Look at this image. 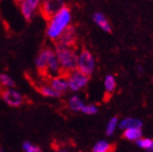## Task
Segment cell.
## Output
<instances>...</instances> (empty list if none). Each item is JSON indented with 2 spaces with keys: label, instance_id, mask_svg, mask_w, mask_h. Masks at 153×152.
Instances as JSON below:
<instances>
[{
  "label": "cell",
  "instance_id": "11",
  "mask_svg": "<svg viewBox=\"0 0 153 152\" xmlns=\"http://www.w3.org/2000/svg\"><path fill=\"white\" fill-rule=\"evenodd\" d=\"M17 2H18L19 9H20V11L22 15V17L26 21L30 22L35 17L36 10H35L31 5L28 4L25 0H17Z\"/></svg>",
  "mask_w": 153,
  "mask_h": 152
},
{
  "label": "cell",
  "instance_id": "1",
  "mask_svg": "<svg viewBox=\"0 0 153 152\" xmlns=\"http://www.w3.org/2000/svg\"><path fill=\"white\" fill-rule=\"evenodd\" d=\"M71 10L67 6H64L57 12L48 19L46 35L48 39L56 42L65 30L71 24Z\"/></svg>",
  "mask_w": 153,
  "mask_h": 152
},
{
  "label": "cell",
  "instance_id": "17",
  "mask_svg": "<svg viewBox=\"0 0 153 152\" xmlns=\"http://www.w3.org/2000/svg\"><path fill=\"white\" fill-rule=\"evenodd\" d=\"M15 86V81L10 75L1 73L0 74V87L3 89L7 88H13Z\"/></svg>",
  "mask_w": 153,
  "mask_h": 152
},
{
  "label": "cell",
  "instance_id": "23",
  "mask_svg": "<svg viewBox=\"0 0 153 152\" xmlns=\"http://www.w3.org/2000/svg\"><path fill=\"white\" fill-rule=\"evenodd\" d=\"M153 140L149 139V138H141V139H137V145L142 148H147L149 149L151 145H152Z\"/></svg>",
  "mask_w": 153,
  "mask_h": 152
},
{
  "label": "cell",
  "instance_id": "25",
  "mask_svg": "<svg viewBox=\"0 0 153 152\" xmlns=\"http://www.w3.org/2000/svg\"><path fill=\"white\" fill-rule=\"evenodd\" d=\"M149 151H153V142H152V145H151L150 148L149 149Z\"/></svg>",
  "mask_w": 153,
  "mask_h": 152
},
{
  "label": "cell",
  "instance_id": "18",
  "mask_svg": "<svg viewBox=\"0 0 153 152\" xmlns=\"http://www.w3.org/2000/svg\"><path fill=\"white\" fill-rule=\"evenodd\" d=\"M121 129H128V128H141L142 122L139 119H125L120 124Z\"/></svg>",
  "mask_w": 153,
  "mask_h": 152
},
{
  "label": "cell",
  "instance_id": "10",
  "mask_svg": "<svg viewBox=\"0 0 153 152\" xmlns=\"http://www.w3.org/2000/svg\"><path fill=\"white\" fill-rule=\"evenodd\" d=\"M62 68H61L60 63L56 57L55 51L54 53L51 56L49 59V62L47 65V68H46V73L45 76H49V78L51 77H54V76L62 74Z\"/></svg>",
  "mask_w": 153,
  "mask_h": 152
},
{
  "label": "cell",
  "instance_id": "2",
  "mask_svg": "<svg viewBox=\"0 0 153 152\" xmlns=\"http://www.w3.org/2000/svg\"><path fill=\"white\" fill-rule=\"evenodd\" d=\"M54 51L63 73L68 74L78 68V52L75 48L55 44Z\"/></svg>",
  "mask_w": 153,
  "mask_h": 152
},
{
  "label": "cell",
  "instance_id": "16",
  "mask_svg": "<svg viewBox=\"0 0 153 152\" xmlns=\"http://www.w3.org/2000/svg\"><path fill=\"white\" fill-rule=\"evenodd\" d=\"M116 146L111 145V144L108 143L105 140L97 142L94 147L93 148L94 152H109V151H114Z\"/></svg>",
  "mask_w": 153,
  "mask_h": 152
},
{
  "label": "cell",
  "instance_id": "22",
  "mask_svg": "<svg viewBox=\"0 0 153 152\" xmlns=\"http://www.w3.org/2000/svg\"><path fill=\"white\" fill-rule=\"evenodd\" d=\"M98 111L97 108L94 105H85L81 109V112L86 115H94Z\"/></svg>",
  "mask_w": 153,
  "mask_h": 152
},
{
  "label": "cell",
  "instance_id": "6",
  "mask_svg": "<svg viewBox=\"0 0 153 152\" xmlns=\"http://www.w3.org/2000/svg\"><path fill=\"white\" fill-rule=\"evenodd\" d=\"M64 6V0H42L39 10L43 17L48 20L60 9H62Z\"/></svg>",
  "mask_w": 153,
  "mask_h": 152
},
{
  "label": "cell",
  "instance_id": "7",
  "mask_svg": "<svg viewBox=\"0 0 153 152\" xmlns=\"http://www.w3.org/2000/svg\"><path fill=\"white\" fill-rule=\"evenodd\" d=\"M78 42V36H76V29L73 25H69L60 36L55 44H60L66 47L75 48Z\"/></svg>",
  "mask_w": 153,
  "mask_h": 152
},
{
  "label": "cell",
  "instance_id": "15",
  "mask_svg": "<svg viewBox=\"0 0 153 152\" xmlns=\"http://www.w3.org/2000/svg\"><path fill=\"white\" fill-rule=\"evenodd\" d=\"M38 92H39L43 96L48 98H59L62 95L58 93L55 90H53L50 84H44L38 88Z\"/></svg>",
  "mask_w": 153,
  "mask_h": 152
},
{
  "label": "cell",
  "instance_id": "19",
  "mask_svg": "<svg viewBox=\"0 0 153 152\" xmlns=\"http://www.w3.org/2000/svg\"><path fill=\"white\" fill-rule=\"evenodd\" d=\"M105 93H110L114 92V90L116 89V80L113 78V76L108 75L105 77Z\"/></svg>",
  "mask_w": 153,
  "mask_h": 152
},
{
  "label": "cell",
  "instance_id": "9",
  "mask_svg": "<svg viewBox=\"0 0 153 152\" xmlns=\"http://www.w3.org/2000/svg\"><path fill=\"white\" fill-rule=\"evenodd\" d=\"M53 53H54V49L45 48L37 54V56L35 60V65L36 67L37 71L39 73L45 75L49 59L51 58V56L53 54Z\"/></svg>",
  "mask_w": 153,
  "mask_h": 152
},
{
  "label": "cell",
  "instance_id": "13",
  "mask_svg": "<svg viewBox=\"0 0 153 152\" xmlns=\"http://www.w3.org/2000/svg\"><path fill=\"white\" fill-rule=\"evenodd\" d=\"M142 136L141 128H128L122 134V138H125L129 141H135Z\"/></svg>",
  "mask_w": 153,
  "mask_h": 152
},
{
  "label": "cell",
  "instance_id": "3",
  "mask_svg": "<svg viewBox=\"0 0 153 152\" xmlns=\"http://www.w3.org/2000/svg\"><path fill=\"white\" fill-rule=\"evenodd\" d=\"M90 76L82 73L78 68L72 72L67 74L68 79V87L71 92H79V90L84 89L90 80Z\"/></svg>",
  "mask_w": 153,
  "mask_h": 152
},
{
  "label": "cell",
  "instance_id": "4",
  "mask_svg": "<svg viewBox=\"0 0 153 152\" xmlns=\"http://www.w3.org/2000/svg\"><path fill=\"white\" fill-rule=\"evenodd\" d=\"M95 68V60L93 54L86 49L78 53V69L88 76L93 75Z\"/></svg>",
  "mask_w": 153,
  "mask_h": 152
},
{
  "label": "cell",
  "instance_id": "8",
  "mask_svg": "<svg viewBox=\"0 0 153 152\" xmlns=\"http://www.w3.org/2000/svg\"><path fill=\"white\" fill-rule=\"evenodd\" d=\"M49 84L53 90H55L61 95L66 93L67 90H69L67 74L65 73L54 76V77H51L49 79Z\"/></svg>",
  "mask_w": 153,
  "mask_h": 152
},
{
  "label": "cell",
  "instance_id": "14",
  "mask_svg": "<svg viewBox=\"0 0 153 152\" xmlns=\"http://www.w3.org/2000/svg\"><path fill=\"white\" fill-rule=\"evenodd\" d=\"M68 108H69L72 111H81L83 106L85 105L83 100L78 95H73L70 97V99L68 100L67 103Z\"/></svg>",
  "mask_w": 153,
  "mask_h": 152
},
{
  "label": "cell",
  "instance_id": "5",
  "mask_svg": "<svg viewBox=\"0 0 153 152\" xmlns=\"http://www.w3.org/2000/svg\"><path fill=\"white\" fill-rule=\"evenodd\" d=\"M1 97L3 101L11 108H20L25 102V98L17 90L13 88L3 89L1 92Z\"/></svg>",
  "mask_w": 153,
  "mask_h": 152
},
{
  "label": "cell",
  "instance_id": "21",
  "mask_svg": "<svg viewBox=\"0 0 153 152\" xmlns=\"http://www.w3.org/2000/svg\"><path fill=\"white\" fill-rule=\"evenodd\" d=\"M117 122H118V117H114L109 120L108 127H106V134L108 136H111L113 134L115 128H116V125H117Z\"/></svg>",
  "mask_w": 153,
  "mask_h": 152
},
{
  "label": "cell",
  "instance_id": "20",
  "mask_svg": "<svg viewBox=\"0 0 153 152\" xmlns=\"http://www.w3.org/2000/svg\"><path fill=\"white\" fill-rule=\"evenodd\" d=\"M22 148L25 152H41V148L39 147L36 146L35 144L30 141H25L22 143Z\"/></svg>",
  "mask_w": 153,
  "mask_h": 152
},
{
  "label": "cell",
  "instance_id": "12",
  "mask_svg": "<svg viewBox=\"0 0 153 152\" xmlns=\"http://www.w3.org/2000/svg\"><path fill=\"white\" fill-rule=\"evenodd\" d=\"M94 22L95 24L100 27L101 29H103L105 32L108 33H111V27L108 21L106 20V18L105 17V15L101 12H96L94 16H93Z\"/></svg>",
  "mask_w": 153,
  "mask_h": 152
},
{
  "label": "cell",
  "instance_id": "24",
  "mask_svg": "<svg viewBox=\"0 0 153 152\" xmlns=\"http://www.w3.org/2000/svg\"><path fill=\"white\" fill-rule=\"evenodd\" d=\"M26 1L28 4L31 5L35 10H39V7H40V4H41V1L42 0H25Z\"/></svg>",
  "mask_w": 153,
  "mask_h": 152
}]
</instances>
